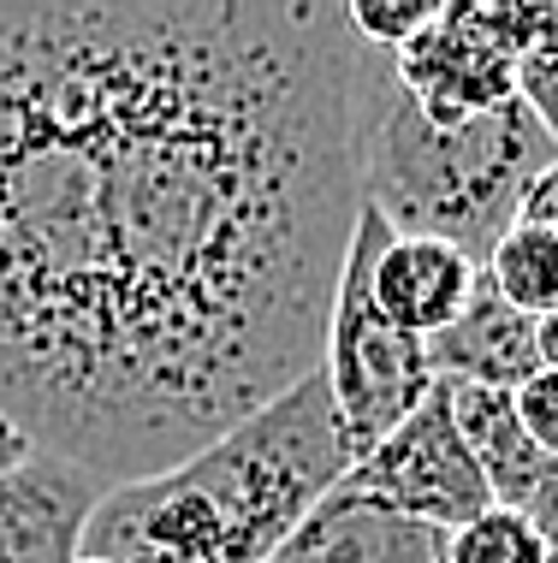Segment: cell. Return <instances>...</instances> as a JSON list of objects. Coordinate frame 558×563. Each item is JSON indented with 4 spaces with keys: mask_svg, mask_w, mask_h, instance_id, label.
Here are the masks:
<instances>
[{
    "mask_svg": "<svg viewBox=\"0 0 558 563\" xmlns=\"http://www.w3.org/2000/svg\"><path fill=\"white\" fill-rule=\"evenodd\" d=\"M327 0H0V416L131 486L321 368L357 232Z\"/></svg>",
    "mask_w": 558,
    "mask_h": 563,
    "instance_id": "1",
    "label": "cell"
},
{
    "mask_svg": "<svg viewBox=\"0 0 558 563\" xmlns=\"http://www.w3.org/2000/svg\"><path fill=\"white\" fill-rule=\"evenodd\" d=\"M351 451L315 368L238 428L149 481L108 486L78 540L96 563H267L344 481Z\"/></svg>",
    "mask_w": 558,
    "mask_h": 563,
    "instance_id": "2",
    "label": "cell"
},
{
    "mask_svg": "<svg viewBox=\"0 0 558 563\" xmlns=\"http://www.w3.org/2000/svg\"><path fill=\"white\" fill-rule=\"evenodd\" d=\"M351 136L357 190L374 214L404 238L458 243L475 267L523 214L529 190L558 166L552 136L517 96L463 125H434L398 89L392 59L363 42H357Z\"/></svg>",
    "mask_w": 558,
    "mask_h": 563,
    "instance_id": "3",
    "label": "cell"
},
{
    "mask_svg": "<svg viewBox=\"0 0 558 563\" xmlns=\"http://www.w3.org/2000/svg\"><path fill=\"white\" fill-rule=\"evenodd\" d=\"M381 225L386 220L369 202L357 208V232H351V250H344L333 314H327V344H321V379H327V398H333L339 439L351 451V463L369 456L440 386L428 368V344L398 332L369 297V250L381 238Z\"/></svg>",
    "mask_w": 558,
    "mask_h": 563,
    "instance_id": "4",
    "label": "cell"
},
{
    "mask_svg": "<svg viewBox=\"0 0 558 563\" xmlns=\"http://www.w3.org/2000/svg\"><path fill=\"white\" fill-rule=\"evenodd\" d=\"M547 7H440L392 59V78L434 125H463L517 96V54L535 42Z\"/></svg>",
    "mask_w": 558,
    "mask_h": 563,
    "instance_id": "5",
    "label": "cell"
},
{
    "mask_svg": "<svg viewBox=\"0 0 558 563\" xmlns=\"http://www.w3.org/2000/svg\"><path fill=\"white\" fill-rule=\"evenodd\" d=\"M344 481L363 486L369 498H381L398 516H411V522L434 528V534H458L463 522H475L493 505L488 481H481L475 456L463 445L458 421H451L446 386H434L381 445L357 456L344 468Z\"/></svg>",
    "mask_w": 558,
    "mask_h": 563,
    "instance_id": "6",
    "label": "cell"
},
{
    "mask_svg": "<svg viewBox=\"0 0 558 563\" xmlns=\"http://www.w3.org/2000/svg\"><path fill=\"white\" fill-rule=\"evenodd\" d=\"M475 285H481V267L458 250V243L404 238V232H392V225H381V238H374V250H369L374 309L422 344L470 309Z\"/></svg>",
    "mask_w": 558,
    "mask_h": 563,
    "instance_id": "7",
    "label": "cell"
},
{
    "mask_svg": "<svg viewBox=\"0 0 558 563\" xmlns=\"http://www.w3.org/2000/svg\"><path fill=\"white\" fill-rule=\"evenodd\" d=\"M446 534L398 516L363 486L339 481L304 522L285 534L267 563H440Z\"/></svg>",
    "mask_w": 558,
    "mask_h": 563,
    "instance_id": "8",
    "label": "cell"
},
{
    "mask_svg": "<svg viewBox=\"0 0 558 563\" xmlns=\"http://www.w3.org/2000/svg\"><path fill=\"white\" fill-rule=\"evenodd\" d=\"M101 486L59 456H30L0 481V563H78Z\"/></svg>",
    "mask_w": 558,
    "mask_h": 563,
    "instance_id": "9",
    "label": "cell"
},
{
    "mask_svg": "<svg viewBox=\"0 0 558 563\" xmlns=\"http://www.w3.org/2000/svg\"><path fill=\"white\" fill-rule=\"evenodd\" d=\"M428 368L440 386H488V391H517L529 374H540V344L535 321L517 314L493 291L488 279L475 285L470 309L446 332L428 339Z\"/></svg>",
    "mask_w": 558,
    "mask_h": 563,
    "instance_id": "10",
    "label": "cell"
},
{
    "mask_svg": "<svg viewBox=\"0 0 558 563\" xmlns=\"http://www.w3.org/2000/svg\"><path fill=\"white\" fill-rule=\"evenodd\" d=\"M451 398V421H458L463 445H470L481 481H488V498L505 510H517L523 498L535 493V481L547 475L552 456H540L529 445V433L517 428V409H511V391H488V386H446Z\"/></svg>",
    "mask_w": 558,
    "mask_h": 563,
    "instance_id": "11",
    "label": "cell"
},
{
    "mask_svg": "<svg viewBox=\"0 0 558 563\" xmlns=\"http://www.w3.org/2000/svg\"><path fill=\"white\" fill-rule=\"evenodd\" d=\"M481 279L500 291L517 314L547 321L558 309V225L547 220H511L505 238L488 250Z\"/></svg>",
    "mask_w": 558,
    "mask_h": 563,
    "instance_id": "12",
    "label": "cell"
},
{
    "mask_svg": "<svg viewBox=\"0 0 558 563\" xmlns=\"http://www.w3.org/2000/svg\"><path fill=\"white\" fill-rule=\"evenodd\" d=\"M440 563H547V545L529 528V516L488 505L475 522H463L458 534H446Z\"/></svg>",
    "mask_w": 558,
    "mask_h": 563,
    "instance_id": "13",
    "label": "cell"
},
{
    "mask_svg": "<svg viewBox=\"0 0 558 563\" xmlns=\"http://www.w3.org/2000/svg\"><path fill=\"white\" fill-rule=\"evenodd\" d=\"M517 101L535 113V125L552 136L558 148V7L540 12L535 42L517 54Z\"/></svg>",
    "mask_w": 558,
    "mask_h": 563,
    "instance_id": "14",
    "label": "cell"
},
{
    "mask_svg": "<svg viewBox=\"0 0 558 563\" xmlns=\"http://www.w3.org/2000/svg\"><path fill=\"white\" fill-rule=\"evenodd\" d=\"M434 0H344V24L351 36L374 54H398L404 42H416L434 24Z\"/></svg>",
    "mask_w": 558,
    "mask_h": 563,
    "instance_id": "15",
    "label": "cell"
},
{
    "mask_svg": "<svg viewBox=\"0 0 558 563\" xmlns=\"http://www.w3.org/2000/svg\"><path fill=\"white\" fill-rule=\"evenodd\" d=\"M511 409H517V428L529 433V445L558 463V368H540L523 379L511 391Z\"/></svg>",
    "mask_w": 558,
    "mask_h": 563,
    "instance_id": "16",
    "label": "cell"
},
{
    "mask_svg": "<svg viewBox=\"0 0 558 563\" xmlns=\"http://www.w3.org/2000/svg\"><path fill=\"white\" fill-rule=\"evenodd\" d=\"M517 516H529V528L547 545V563H558V463H547V475L535 481V493L517 505Z\"/></svg>",
    "mask_w": 558,
    "mask_h": 563,
    "instance_id": "17",
    "label": "cell"
},
{
    "mask_svg": "<svg viewBox=\"0 0 558 563\" xmlns=\"http://www.w3.org/2000/svg\"><path fill=\"white\" fill-rule=\"evenodd\" d=\"M30 456H36V445L24 439V428H19V421H7V416H0V481H7L12 468H24Z\"/></svg>",
    "mask_w": 558,
    "mask_h": 563,
    "instance_id": "18",
    "label": "cell"
},
{
    "mask_svg": "<svg viewBox=\"0 0 558 563\" xmlns=\"http://www.w3.org/2000/svg\"><path fill=\"white\" fill-rule=\"evenodd\" d=\"M517 220H547V225H558V166L529 190V202H523Z\"/></svg>",
    "mask_w": 558,
    "mask_h": 563,
    "instance_id": "19",
    "label": "cell"
},
{
    "mask_svg": "<svg viewBox=\"0 0 558 563\" xmlns=\"http://www.w3.org/2000/svg\"><path fill=\"white\" fill-rule=\"evenodd\" d=\"M535 344H540V368H558V309L547 321H535Z\"/></svg>",
    "mask_w": 558,
    "mask_h": 563,
    "instance_id": "20",
    "label": "cell"
},
{
    "mask_svg": "<svg viewBox=\"0 0 558 563\" xmlns=\"http://www.w3.org/2000/svg\"><path fill=\"white\" fill-rule=\"evenodd\" d=\"M78 563H96V558H78Z\"/></svg>",
    "mask_w": 558,
    "mask_h": 563,
    "instance_id": "21",
    "label": "cell"
}]
</instances>
